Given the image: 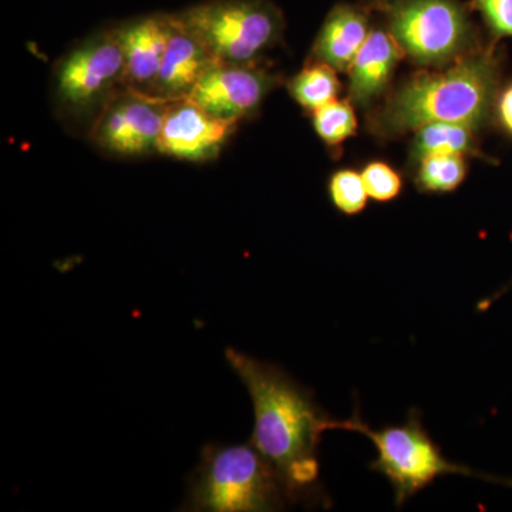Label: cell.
Segmentation results:
<instances>
[{
	"mask_svg": "<svg viewBox=\"0 0 512 512\" xmlns=\"http://www.w3.org/2000/svg\"><path fill=\"white\" fill-rule=\"evenodd\" d=\"M225 360L251 397L252 446L275 468L292 504H326L319 446L335 419L282 367L234 348L225 349Z\"/></svg>",
	"mask_w": 512,
	"mask_h": 512,
	"instance_id": "cell-1",
	"label": "cell"
},
{
	"mask_svg": "<svg viewBox=\"0 0 512 512\" xmlns=\"http://www.w3.org/2000/svg\"><path fill=\"white\" fill-rule=\"evenodd\" d=\"M501 66L498 43L488 39L448 66L420 70L372 107L367 130L379 140L406 136L431 123L467 124L481 131L493 121Z\"/></svg>",
	"mask_w": 512,
	"mask_h": 512,
	"instance_id": "cell-2",
	"label": "cell"
},
{
	"mask_svg": "<svg viewBox=\"0 0 512 512\" xmlns=\"http://www.w3.org/2000/svg\"><path fill=\"white\" fill-rule=\"evenodd\" d=\"M293 505L281 477L251 441L207 444L180 511L268 512Z\"/></svg>",
	"mask_w": 512,
	"mask_h": 512,
	"instance_id": "cell-3",
	"label": "cell"
},
{
	"mask_svg": "<svg viewBox=\"0 0 512 512\" xmlns=\"http://www.w3.org/2000/svg\"><path fill=\"white\" fill-rule=\"evenodd\" d=\"M367 8L417 66L439 69L483 45L473 6L463 0H366Z\"/></svg>",
	"mask_w": 512,
	"mask_h": 512,
	"instance_id": "cell-4",
	"label": "cell"
},
{
	"mask_svg": "<svg viewBox=\"0 0 512 512\" xmlns=\"http://www.w3.org/2000/svg\"><path fill=\"white\" fill-rule=\"evenodd\" d=\"M363 434L375 444L377 457L370 470L382 474L393 488L394 504L402 507L410 498L443 476L488 478L464 466L451 463L424 427L419 410H412L402 424L372 429L355 412L348 420H335V429Z\"/></svg>",
	"mask_w": 512,
	"mask_h": 512,
	"instance_id": "cell-5",
	"label": "cell"
},
{
	"mask_svg": "<svg viewBox=\"0 0 512 512\" xmlns=\"http://www.w3.org/2000/svg\"><path fill=\"white\" fill-rule=\"evenodd\" d=\"M124 56L113 26L94 32L64 53L52 73V100L63 121L86 127L124 87Z\"/></svg>",
	"mask_w": 512,
	"mask_h": 512,
	"instance_id": "cell-6",
	"label": "cell"
},
{
	"mask_svg": "<svg viewBox=\"0 0 512 512\" xmlns=\"http://www.w3.org/2000/svg\"><path fill=\"white\" fill-rule=\"evenodd\" d=\"M177 15L220 63L261 62L284 39L285 16L272 0H205Z\"/></svg>",
	"mask_w": 512,
	"mask_h": 512,
	"instance_id": "cell-7",
	"label": "cell"
},
{
	"mask_svg": "<svg viewBox=\"0 0 512 512\" xmlns=\"http://www.w3.org/2000/svg\"><path fill=\"white\" fill-rule=\"evenodd\" d=\"M168 103L124 87L101 111L87 137L99 150L114 157L158 153Z\"/></svg>",
	"mask_w": 512,
	"mask_h": 512,
	"instance_id": "cell-8",
	"label": "cell"
},
{
	"mask_svg": "<svg viewBox=\"0 0 512 512\" xmlns=\"http://www.w3.org/2000/svg\"><path fill=\"white\" fill-rule=\"evenodd\" d=\"M282 83L281 76L261 62L215 63L188 99L212 116L239 121L254 116L266 97Z\"/></svg>",
	"mask_w": 512,
	"mask_h": 512,
	"instance_id": "cell-9",
	"label": "cell"
},
{
	"mask_svg": "<svg viewBox=\"0 0 512 512\" xmlns=\"http://www.w3.org/2000/svg\"><path fill=\"white\" fill-rule=\"evenodd\" d=\"M238 124L212 116L188 97L170 101L158 154L190 163H207L220 156Z\"/></svg>",
	"mask_w": 512,
	"mask_h": 512,
	"instance_id": "cell-10",
	"label": "cell"
},
{
	"mask_svg": "<svg viewBox=\"0 0 512 512\" xmlns=\"http://www.w3.org/2000/svg\"><path fill=\"white\" fill-rule=\"evenodd\" d=\"M174 28V13H148L113 26L124 56V86L153 93Z\"/></svg>",
	"mask_w": 512,
	"mask_h": 512,
	"instance_id": "cell-11",
	"label": "cell"
},
{
	"mask_svg": "<svg viewBox=\"0 0 512 512\" xmlns=\"http://www.w3.org/2000/svg\"><path fill=\"white\" fill-rule=\"evenodd\" d=\"M215 63L210 50L175 12L173 32L151 96L165 101L187 99Z\"/></svg>",
	"mask_w": 512,
	"mask_h": 512,
	"instance_id": "cell-12",
	"label": "cell"
},
{
	"mask_svg": "<svg viewBox=\"0 0 512 512\" xmlns=\"http://www.w3.org/2000/svg\"><path fill=\"white\" fill-rule=\"evenodd\" d=\"M404 53L392 33L375 28L350 64L348 99L360 109H372L386 96Z\"/></svg>",
	"mask_w": 512,
	"mask_h": 512,
	"instance_id": "cell-13",
	"label": "cell"
},
{
	"mask_svg": "<svg viewBox=\"0 0 512 512\" xmlns=\"http://www.w3.org/2000/svg\"><path fill=\"white\" fill-rule=\"evenodd\" d=\"M372 10L362 5L338 3L326 16L312 47L313 59L346 73L372 32Z\"/></svg>",
	"mask_w": 512,
	"mask_h": 512,
	"instance_id": "cell-14",
	"label": "cell"
},
{
	"mask_svg": "<svg viewBox=\"0 0 512 512\" xmlns=\"http://www.w3.org/2000/svg\"><path fill=\"white\" fill-rule=\"evenodd\" d=\"M480 130L458 123H431L414 131L410 144V167H414L421 158L430 154H458V156L483 158L480 147Z\"/></svg>",
	"mask_w": 512,
	"mask_h": 512,
	"instance_id": "cell-15",
	"label": "cell"
},
{
	"mask_svg": "<svg viewBox=\"0 0 512 512\" xmlns=\"http://www.w3.org/2000/svg\"><path fill=\"white\" fill-rule=\"evenodd\" d=\"M292 99L308 111H315L329 101L338 99L340 82L338 72L328 63L309 59L305 67L288 82Z\"/></svg>",
	"mask_w": 512,
	"mask_h": 512,
	"instance_id": "cell-16",
	"label": "cell"
},
{
	"mask_svg": "<svg viewBox=\"0 0 512 512\" xmlns=\"http://www.w3.org/2000/svg\"><path fill=\"white\" fill-rule=\"evenodd\" d=\"M414 184L424 194L456 191L466 180L467 157L458 154H430L414 165Z\"/></svg>",
	"mask_w": 512,
	"mask_h": 512,
	"instance_id": "cell-17",
	"label": "cell"
},
{
	"mask_svg": "<svg viewBox=\"0 0 512 512\" xmlns=\"http://www.w3.org/2000/svg\"><path fill=\"white\" fill-rule=\"evenodd\" d=\"M313 126L323 143L338 148L357 133L355 106L349 99H335L312 111Z\"/></svg>",
	"mask_w": 512,
	"mask_h": 512,
	"instance_id": "cell-18",
	"label": "cell"
},
{
	"mask_svg": "<svg viewBox=\"0 0 512 512\" xmlns=\"http://www.w3.org/2000/svg\"><path fill=\"white\" fill-rule=\"evenodd\" d=\"M328 191L333 207L348 217L362 214L369 201L362 174L352 168H343L333 173L329 180Z\"/></svg>",
	"mask_w": 512,
	"mask_h": 512,
	"instance_id": "cell-19",
	"label": "cell"
},
{
	"mask_svg": "<svg viewBox=\"0 0 512 512\" xmlns=\"http://www.w3.org/2000/svg\"><path fill=\"white\" fill-rule=\"evenodd\" d=\"M363 183L373 201L392 202L403 191V178L399 171L384 161H370L362 170Z\"/></svg>",
	"mask_w": 512,
	"mask_h": 512,
	"instance_id": "cell-20",
	"label": "cell"
},
{
	"mask_svg": "<svg viewBox=\"0 0 512 512\" xmlns=\"http://www.w3.org/2000/svg\"><path fill=\"white\" fill-rule=\"evenodd\" d=\"M471 6L483 18L491 42L512 39V0H471Z\"/></svg>",
	"mask_w": 512,
	"mask_h": 512,
	"instance_id": "cell-21",
	"label": "cell"
},
{
	"mask_svg": "<svg viewBox=\"0 0 512 512\" xmlns=\"http://www.w3.org/2000/svg\"><path fill=\"white\" fill-rule=\"evenodd\" d=\"M493 121L498 128L512 138V82L501 86L495 99Z\"/></svg>",
	"mask_w": 512,
	"mask_h": 512,
	"instance_id": "cell-22",
	"label": "cell"
},
{
	"mask_svg": "<svg viewBox=\"0 0 512 512\" xmlns=\"http://www.w3.org/2000/svg\"><path fill=\"white\" fill-rule=\"evenodd\" d=\"M511 286H512V281L510 282V284H508L507 286H505V288L501 289L500 292H497L495 293V295L493 296V298H490L488 299L487 302H484L483 303V306L484 308H488V305H491V303L497 301L498 298H500L501 295H504L505 292H508L510 291L511 289Z\"/></svg>",
	"mask_w": 512,
	"mask_h": 512,
	"instance_id": "cell-23",
	"label": "cell"
},
{
	"mask_svg": "<svg viewBox=\"0 0 512 512\" xmlns=\"http://www.w3.org/2000/svg\"><path fill=\"white\" fill-rule=\"evenodd\" d=\"M507 483H511L510 485H512V481H511V480H510V481H507Z\"/></svg>",
	"mask_w": 512,
	"mask_h": 512,
	"instance_id": "cell-24",
	"label": "cell"
}]
</instances>
